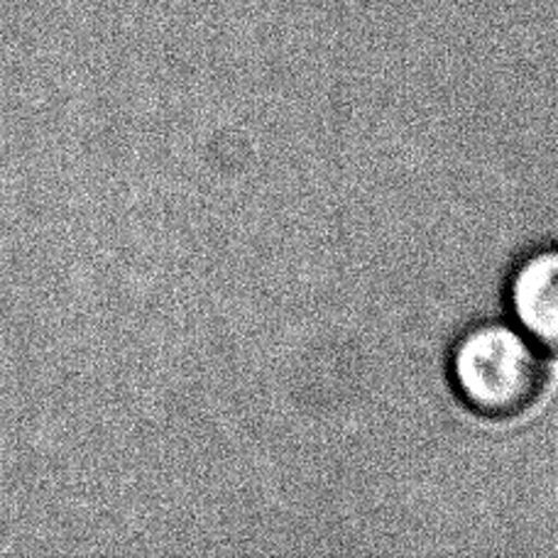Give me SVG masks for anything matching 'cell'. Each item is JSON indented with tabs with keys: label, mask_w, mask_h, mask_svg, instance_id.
<instances>
[{
	"label": "cell",
	"mask_w": 558,
	"mask_h": 558,
	"mask_svg": "<svg viewBox=\"0 0 558 558\" xmlns=\"http://www.w3.org/2000/svg\"><path fill=\"white\" fill-rule=\"evenodd\" d=\"M448 383L468 410L512 418L539 400L546 385L542 348L512 322L468 324L448 348Z\"/></svg>",
	"instance_id": "6da1fadb"
},
{
	"label": "cell",
	"mask_w": 558,
	"mask_h": 558,
	"mask_svg": "<svg viewBox=\"0 0 558 558\" xmlns=\"http://www.w3.org/2000/svg\"><path fill=\"white\" fill-rule=\"evenodd\" d=\"M505 306L512 324L558 355V243L524 251L505 279Z\"/></svg>",
	"instance_id": "7a4b0ae2"
}]
</instances>
